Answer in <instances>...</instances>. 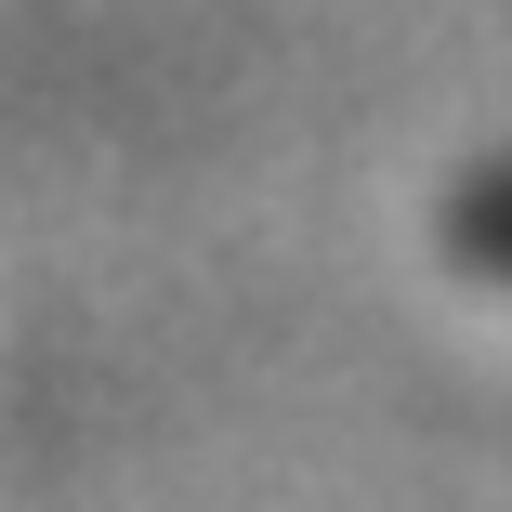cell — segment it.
<instances>
[{"mask_svg":"<svg viewBox=\"0 0 512 512\" xmlns=\"http://www.w3.org/2000/svg\"><path fill=\"white\" fill-rule=\"evenodd\" d=\"M460 250H473L486 276H512V184H486L473 211H460Z\"/></svg>","mask_w":512,"mask_h":512,"instance_id":"obj_1","label":"cell"}]
</instances>
